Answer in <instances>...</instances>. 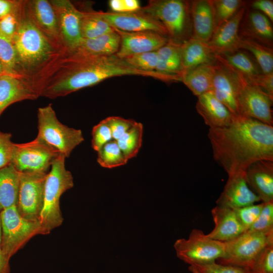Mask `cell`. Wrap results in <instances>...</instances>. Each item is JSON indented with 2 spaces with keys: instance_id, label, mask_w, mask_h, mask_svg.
<instances>
[{
  "instance_id": "obj_1",
  "label": "cell",
  "mask_w": 273,
  "mask_h": 273,
  "mask_svg": "<svg viewBox=\"0 0 273 273\" xmlns=\"http://www.w3.org/2000/svg\"><path fill=\"white\" fill-rule=\"evenodd\" d=\"M124 75L150 77L163 81L166 79L161 73L135 69L116 54L88 56L64 52L36 76L33 85L39 97L55 99Z\"/></svg>"
},
{
  "instance_id": "obj_2",
  "label": "cell",
  "mask_w": 273,
  "mask_h": 273,
  "mask_svg": "<svg viewBox=\"0 0 273 273\" xmlns=\"http://www.w3.org/2000/svg\"><path fill=\"white\" fill-rule=\"evenodd\" d=\"M215 161L228 176L245 173L254 163L273 161V126L248 117L234 116L228 126L209 128Z\"/></svg>"
},
{
  "instance_id": "obj_3",
  "label": "cell",
  "mask_w": 273,
  "mask_h": 273,
  "mask_svg": "<svg viewBox=\"0 0 273 273\" xmlns=\"http://www.w3.org/2000/svg\"><path fill=\"white\" fill-rule=\"evenodd\" d=\"M12 41L22 71L29 83L33 78L62 53L53 46L34 23L28 13L26 0H20L18 27Z\"/></svg>"
},
{
  "instance_id": "obj_4",
  "label": "cell",
  "mask_w": 273,
  "mask_h": 273,
  "mask_svg": "<svg viewBox=\"0 0 273 273\" xmlns=\"http://www.w3.org/2000/svg\"><path fill=\"white\" fill-rule=\"evenodd\" d=\"M65 159L60 154L53 162L47 175L43 206L39 220L42 235L49 234L63 221L60 207V197L74 185L72 175L65 167Z\"/></svg>"
},
{
  "instance_id": "obj_5",
  "label": "cell",
  "mask_w": 273,
  "mask_h": 273,
  "mask_svg": "<svg viewBox=\"0 0 273 273\" xmlns=\"http://www.w3.org/2000/svg\"><path fill=\"white\" fill-rule=\"evenodd\" d=\"M139 11L159 21L170 39L182 43L192 36L190 2L151 0Z\"/></svg>"
},
{
  "instance_id": "obj_6",
  "label": "cell",
  "mask_w": 273,
  "mask_h": 273,
  "mask_svg": "<svg viewBox=\"0 0 273 273\" xmlns=\"http://www.w3.org/2000/svg\"><path fill=\"white\" fill-rule=\"evenodd\" d=\"M215 57L216 61L225 66L234 77L237 88V101L240 115L272 125L273 99L243 74L229 65L218 55H216Z\"/></svg>"
},
{
  "instance_id": "obj_7",
  "label": "cell",
  "mask_w": 273,
  "mask_h": 273,
  "mask_svg": "<svg viewBox=\"0 0 273 273\" xmlns=\"http://www.w3.org/2000/svg\"><path fill=\"white\" fill-rule=\"evenodd\" d=\"M36 137L65 158L69 157L72 151L84 141L82 131L62 123L51 104L38 109Z\"/></svg>"
},
{
  "instance_id": "obj_8",
  "label": "cell",
  "mask_w": 273,
  "mask_h": 273,
  "mask_svg": "<svg viewBox=\"0 0 273 273\" xmlns=\"http://www.w3.org/2000/svg\"><path fill=\"white\" fill-rule=\"evenodd\" d=\"M1 246L9 260L33 237L42 235L40 221H31L21 216L16 206L0 212Z\"/></svg>"
},
{
  "instance_id": "obj_9",
  "label": "cell",
  "mask_w": 273,
  "mask_h": 273,
  "mask_svg": "<svg viewBox=\"0 0 273 273\" xmlns=\"http://www.w3.org/2000/svg\"><path fill=\"white\" fill-rule=\"evenodd\" d=\"M224 243L225 254L217 260L218 263L240 267L250 271L264 248L273 244V233L246 231Z\"/></svg>"
},
{
  "instance_id": "obj_10",
  "label": "cell",
  "mask_w": 273,
  "mask_h": 273,
  "mask_svg": "<svg viewBox=\"0 0 273 273\" xmlns=\"http://www.w3.org/2000/svg\"><path fill=\"white\" fill-rule=\"evenodd\" d=\"M174 247L177 257L190 265L216 261L224 256L225 251L224 242L213 240L196 229L188 239L176 240Z\"/></svg>"
},
{
  "instance_id": "obj_11",
  "label": "cell",
  "mask_w": 273,
  "mask_h": 273,
  "mask_svg": "<svg viewBox=\"0 0 273 273\" xmlns=\"http://www.w3.org/2000/svg\"><path fill=\"white\" fill-rule=\"evenodd\" d=\"M60 154L36 137L25 143H14L11 164L20 172L48 173L54 161Z\"/></svg>"
},
{
  "instance_id": "obj_12",
  "label": "cell",
  "mask_w": 273,
  "mask_h": 273,
  "mask_svg": "<svg viewBox=\"0 0 273 273\" xmlns=\"http://www.w3.org/2000/svg\"><path fill=\"white\" fill-rule=\"evenodd\" d=\"M47 174L20 172L16 207L21 216L28 220L39 221L43 206L44 186Z\"/></svg>"
},
{
  "instance_id": "obj_13",
  "label": "cell",
  "mask_w": 273,
  "mask_h": 273,
  "mask_svg": "<svg viewBox=\"0 0 273 273\" xmlns=\"http://www.w3.org/2000/svg\"><path fill=\"white\" fill-rule=\"evenodd\" d=\"M57 17L65 52L75 49L83 38L80 31L81 10L69 0H51Z\"/></svg>"
},
{
  "instance_id": "obj_14",
  "label": "cell",
  "mask_w": 273,
  "mask_h": 273,
  "mask_svg": "<svg viewBox=\"0 0 273 273\" xmlns=\"http://www.w3.org/2000/svg\"><path fill=\"white\" fill-rule=\"evenodd\" d=\"M29 15L36 27L58 51L65 52L56 12L50 1L26 0Z\"/></svg>"
},
{
  "instance_id": "obj_15",
  "label": "cell",
  "mask_w": 273,
  "mask_h": 273,
  "mask_svg": "<svg viewBox=\"0 0 273 273\" xmlns=\"http://www.w3.org/2000/svg\"><path fill=\"white\" fill-rule=\"evenodd\" d=\"M113 28L120 38V47L116 54L120 59L156 51L169 40L167 36L154 31L126 32Z\"/></svg>"
},
{
  "instance_id": "obj_16",
  "label": "cell",
  "mask_w": 273,
  "mask_h": 273,
  "mask_svg": "<svg viewBox=\"0 0 273 273\" xmlns=\"http://www.w3.org/2000/svg\"><path fill=\"white\" fill-rule=\"evenodd\" d=\"M99 16L111 27L126 32L154 31L168 36L163 25L149 15L139 11L118 13L97 11Z\"/></svg>"
},
{
  "instance_id": "obj_17",
  "label": "cell",
  "mask_w": 273,
  "mask_h": 273,
  "mask_svg": "<svg viewBox=\"0 0 273 273\" xmlns=\"http://www.w3.org/2000/svg\"><path fill=\"white\" fill-rule=\"evenodd\" d=\"M247 182L245 173L229 176L223 191L216 200L217 206L235 209L260 201Z\"/></svg>"
},
{
  "instance_id": "obj_18",
  "label": "cell",
  "mask_w": 273,
  "mask_h": 273,
  "mask_svg": "<svg viewBox=\"0 0 273 273\" xmlns=\"http://www.w3.org/2000/svg\"><path fill=\"white\" fill-rule=\"evenodd\" d=\"M246 11L242 6L229 20L217 27L207 42L211 50L217 55L239 50L241 38L239 34L240 26Z\"/></svg>"
},
{
  "instance_id": "obj_19",
  "label": "cell",
  "mask_w": 273,
  "mask_h": 273,
  "mask_svg": "<svg viewBox=\"0 0 273 273\" xmlns=\"http://www.w3.org/2000/svg\"><path fill=\"white\" fill-rule=\"evenodd\" d=\"M196 108L209 128L226 126L235 116L216 98L212 90L198 97Z\"/></svg>"
},
{
  "instance_id": "obj_20",
  "label": "cell",
  "mask_w": 273,
  "mask_h": 273,
  "mask_svg": "<svg viewBox=\"0 0 273 273\" xmlns=\"http://www.w3.org/2000/svg\"><path fill=\"white\" fill-rule=\"evenodd\" d=\"M249 186L263 203L273 201V161L262 160L250 166L245 172Z\"/></svg>"
},
{
  "instance_id": "obj_21",
  "label": "cell",
  "mask_w": 273,
  "mask_h": 273,
  "mask_svg": "<svg viewBox=\"0 0 273 273\" xmlns=\"http://www.w3.org/2000/svg\"><path fill=\"white\" fill-rule=\"evenodd\" d=\"M192 36L207 43L216 26L211 0H195L190 2Z\"/></svg>"
},
{
  "instance_id": "obj_22",
  "label": "cell",
  "mask_w": 273,
  "mask_h": 273,
  "mask_svg": "<svg viewBox=\"0 0 273 273\" xmlns=\"http://www.w3.org/2000/svg\"><path fill=\"white\" fill-rule=\"evenodd\" d=\"M39 96L25 79L6 74L0 76V116L4 110L15 103L34 100Z\"/></svg>"
},
{
  "instance_id": "obj_23",
  "label": "cell",
  "mask_w": 273,
  "mask_h": 273,
  "mask_svg": "<svg viewBox=\"0 0 273 273\" xmlns=\"http://www.w3.org/2000/svg\"><path fill=\"white\" fill-rule=\"evenodd\" d=\"M214 223L213 229L207 235L221 242L234 239L245 232L234 209L216 206L211 210Z\"/></svg>"
},
{
  "instance_id": "obj_24",
  "label": "cell",
  "mask_w": 273,
  "mask_h": 273,
  "mask_svg": "<svg viewBox=\"0 0 273 273\" xmlns=\"http://www.w3.org/2000/svg\"><path fill=\"white\" fill-rule=\"evenodd\" d=\"M213 80L212 90L216 98L235 116H239L237 101V88L234 77L230 71L216 61Z\"/></svg>"
},
{
  "instance_id": "obj_25",
  "label": "cell",
  "mask_w": 273,
  "mask_h": 273,
  "mask_svg": "<svg viewBox=\"0 0 273 273\" xmlns=\"http://www.w3.org/2000/svg\"><path fill=\"white\" fill-rule=\"evenodd\" d=\"M215 55L207 43L192 36L181 45L182 75L199 65L215 64L216 62Z\"/></svg>"
},
{
  "instance_id": "obj_26",
  "label": "cell",
  "mask_w": 273,
  "mask_h": 273,
  "mask_svg": "<svg viewBox=\"0 0 273 273\" xmlns=\"http://www.w3.org/2000/svg\"><path fill=\"white\" fill-rule=\"evenodd\" d=\"M243 24V29L240 36L243 39H252L267 47L272 46L273 29L271 21L261 12L253 10L250 11Z\"/></svg>"
},
{
  "instance_id": "obj_27",
  "label": "cell",
  "mask_w": 273,
  "mask_h": 273,
  "mask_svg": "<svg viewBox=\"0 0 273 273\" xmlns=\"http://www.w3.org/2000/svg\"><path fill=\"white\" fill-rule=\"evenodd\" d=\"M120 44V36L114 30L95 38L83 39L75 49L68 53L88 56L112 55L118 52Z\"/></svg>"
},
{
  "instance_id": "obj_28",
  "label": "cell",
  "mask_w": 273,
  "mask_h": 273,
  "mask_svg": "<svg viewBox=\"0 0 273 273\" xmlns=\"http://www.w3.org/2000/svg\"><path fill=\"white\" fill-rule=\"evenodd\" d=\"M215 63L199 65L189 70L182 75L181 81L197 97L212 90Z\"/></svg>"
},
{
  "instance_id": "obj_29",
  "label": "cell",
  "mask_w": 273,
  "mask_h": 273,
  "mask_svg": "<svg viewBox=\"0 0 273 273\" xmlns=\"http://www.w3.org/2000/svg\"><path fill=\"white\" fill-rule=\"evenodd\" d=\"M20 172L11 164L0 168V211L16 206Z\"/></svg>"
},
{
  "instance_id": "obj_30",
  "label": "cell",
  "mask_w": 273,
  "mask_h": 273,
  "mask_svg": "<svg viewBox=\"0 0 273 273\" xmlns=\"http://www.w3.org/2000/svg\"><path fill=\"white\" fill-rule=\"evenodd\" d=\"M181 45L169 38L168 42L157 51L158 62L156 71L181 77Z\"/></svg>"
},
{
  "instance_id": "obj_31",
  "label": "cell",
  "mask_w": 273,
  "mask_h": 273,
  "mask_svg": "<svg viewBox=\"0 0 273 273\" xmlns=\"http://www.w3.org/2000/svg\"><path fill=\"white\" fill-rule=\"evenodd\" d=\"M218 55L251 81L262 73L254 59L242 50H237Z\"/></svg>"
},
{
  "instance_id": "obj_32",
  "label": "cell",
  "mask_w": 273,
  "mask_h": 273,
  "mask_svg": "<svg viewBox=\"0 0 273 273\" xmlns=\"http://www.w3.org/2000/svg\"><path fill=\"white\" fill-rule=\"evenodd\" d=\"M81 12L80 31L83 39L95 38L114 31L113 28L99 16L97 11Z\"/></svg>"
},
{
  "instance_id": "obj_33",
  "label": "cell",
  "mask_w": 273,
  "mask_h": 273,
  "mask_svg": "<svg viewBox=\"0 0 273 273\" xmlns=\"http://www.w3.org/2000/svg\"><path fill=\"white\" fill-rule=\"evenodd\" d=\"M239 50L249 51L263 74L273 72V51L267 47L252 39L242 38Z\"/></svg>"
},
{
  "instance_id": "obj_34",
  "label": "cell",
  "mask_w": 273,
  "mask_h": 273,
  "mask_svg": "<svg viewBox=\"0 0 273 273\" xmlns=\"http://www.w3.org/2000/svg\"><path fill=\"white\" fill-rule=\"evenodd\" d=\"M0 61L5 74L26 80L13 41L1 34Z\"/></svg>"
},
{
  "instance_id": "obj_35",
  "label": "cell",
  "mask_w": 273,
  "mask_h": 273,
  "mask_svg": "<svg viewBox=\"0 0 273 273\" xmlns=\"http://www.w3.org/2000/svg\"><path fill=\"white\" fill-rule=\"evenodd\" d=\"M143 125L136 124L116 141L128 160L135 157L142 145Z\"/></svg>"
},
{
  "instance_id": "obj_36",
  "label": "cell",
  "mask_w": 273,
  "mask_h": 273,
  "mask_svg": "<svg viewBox=\"0 0 273 273\" xmlns=\"http://www.w3.org/2000/svg\"><path fill=\"white\" fill-rule=\"evenodd\" d=\"M97 152V162L104 168L119 167L125 165L128 161L114 140L105 144Z\"/></svg>"
},
{
  "instance_id": "obj_37",
  "label": "cell",
  "mask_w": 273,
  "mask_h": 273,
  "mask_svg": "<svg viewBox=\"0 0 273 273\" xmlns=\"http://www.w3.org/2000/svg\"><path fill=\"white\" fill-rule=\"evenodd\" d=\"M211 2L216 28L231 18L244 5V2L240 0H211Z\"/></svg>"
},
{
  "instance_id": "obj_38",
  "label": "cell",
  "mask_w": 273,
  "mask_h": 273,
  "mask_svg": "<svg viewBox=\"0 0 273 273\" xmlns=\"http://www.w3.org/2000/svg\"><path fill=\"white\" fill-rule=\"evenodd\" d=\"M132 67L144 71H156L158 62L157 51L136 54L123 59Z\"/></svg>"
},
{
  "instance_id": "obj_39",
  "label": "cell",
  "mask_w": 273,
  "mask_h": 273,
  "mask_svg": "<svg viewBox=\"0 0 273 273\" xmlns=\"http://www.w3.org/2000/svg\"><path fill=\"white\" fill-rule=\"evenodd\" d=\"M247 231L264 234L273 233V201L263 203L258 218Z\"/></svg>"
},
{
  "instance_id": "obj_40",
  "label": "cell",
  "mask_w": 273,
  "mask_h": 273,
  "mask_svg": "<svg viewBox=\"0 0 273 273\" xmlns=\"http://www.w3.org/2000/svg\"><path fill=\"white\" fill-rule=\"evenodd\" d=\"M263 206V203L252 204L248 206L233 209L244 228L248 231L258 218Z\"/></svg>"
},
{
  "instance_id": "obj_41",
  "label": "cell",
  "mask_w": 273,
  "mask_h": 273,
  "mask_svg": "<svg viewBox=\"0 0 273 273\" xmlns=\"http://www.w3.org/2000/svg\"><path fill=\"white\" fill-rule=\"evenodd\" d=\"M92 135V147L97 152L113 140L111 129L105 119L93 127Z\"/></svg>"
},
{
  "instance_id": "obj_42",
  "label": "cell",
  "mask_w": 273,
  "mask_h": 273,
  "mask_svg": "<svg viewBox=\"0 0 273 273\" xmlns=\"http://www.w3.org/2000/svg\"><path fill=\"white\" fill-rule=\"evenodd\" d=\"M20 0L15 9L10 14L0 18V34L12 41L19 24Z\"/></svg>"
},
{
  "instance_id": "obj_43",
  "label": "cell",
  "mask_w": 273,
  "mask_h": 273,
  "mask_svg": "<svg viewBox=\"0 0 273 273\" xmlns=\"http://www.w3.org/2000/svg\"><path fill=\"white\" fill-rule=\"evenodd\" d=\"M105 120L111 129L113 140L115 141L121 138L137 122L132 119L119 116H110Z\"/></svg>"
},
{
  "instance_id": "obj_44",
  "label": "cell",
  "mask_w": 273,
  "mask_h": 273,
  "mask_svg": "<svg viewBox=\"0 0 273 273\" xmlns=\"http://www.w3.org/2000/svg\"><path fill=\"white\" fill-rule=\"evenodd\" d=\"M250 273H273V244L261 252Z\"/></svg>"
},
{
  "instance_id": "obj_45",
  "label": "cell",
  "mask_w": 273,
  "mask_h": 273,
  "mask_svg": "<svg viewBox=\"0 0 273 273\" xmlns=\"http://www.w3.org/2000/svg\"><path fill=\"white\" fill-rule=\"evenodd\" d=\"M201 273H250L246 269L236 266L223 265L216 261L193 265Z\"/></svg>"
},
{
  "instance_id": "obj_46",
  "label": "cell",
  "mask_w": 273,
  "mask_h": 273,
  "mask_svg": "<svg viewBox=\"0 0 273 273\" xmlns=\"http://www.w3.org/2000/svg\"><path fill=\"white\" fill-rule=\"evenodd\" d=\"M10 133L0 131V168L11 163L14 143Z\"/></svg>"
},
{
  "instance_id": "obj_47",
  "label": "cell",
  "mask_w": 273,
  "mask_h": 273,
  "mask_svg": "<svg viewBox=\"0 0 273 273\" xmlns=\"http://www.w3.org/2000/svg\"><path fill=\"white\" fill-rule=\"evenodd\" d=\"M109 6L112 12L118 13L136 12L141 8L138 0H110Z\"/></svg>"
},
{
  "instance_id": "obj_48",
  "label": "cell",
  "mask_w": 273,
  "mask_h": 273,
  "mask_svg": "<svg viewBox=\"0 0 273 273\" xmlns=\"http://www.w3.org/2000/svg\"><path fill=\"white\" fill-rule=\"evenodd\" d=\"M251 82L273 99V72L267 74L262 73Z\"/></svg>"
},
{
  "instance_id": "obj_49",
  "label": "cell",
  "mask_w": 273,
  "mask_h": 273,
  "mask_svg": "<svg viewBox=\"0 0 273 273\" xmlns=\"http://www.w3.org/2000/svg\"><path fill=\"white\" fill-rule=\"evenodd\" d=\"M252 7L273 21V2L270 0H257L252 3Z\"/></svg>"
},
{
  "instance_id": "obj_50",
  "label": "cell",
  "mask_w": 273,
  "mask_h": 273,
  "mask_svg": "<svg viewBox=\"0 0 273 273\" xmlns=\"http://www.w3.org/2000/svg\"><path fill=\"white\" fill-rule=\"evenodd\" d=\"M17 3L18 0H0V18L13 12Z\"/></svg>"
},
{
  "instance_id": "obj_51",
  "label": "cell",
  "mask_w": 273,
  "mask_h": 273,
  "mask_svg": "<svg viewBox=\"0 0 273 273\" xmlns=\"http://www.w3.org/2000/svg\"><path fill=\"white\" fill-rule=\"evenodd\" d=\"M9 261L5 256L1 246V226L0 221V273H10Z\"/></svg>"
},
{
  "instance_id": "obj_52",
  "label": "cell",
  "mask_w": 273,
  "mask_h": 273,
  "mask_svg": "<svg viewBox=\"0 0 273 273\" xmlns=\"http://www.w3.org/2000/svg\"><path fill=\"white\" fill-rule=\"evenodd\" d=\"M189 269L192 273H201L199 270L193 265H190Z\"/></svg>"
},
{
  "instance_id": "obj_53",
  "label": "cell",
  "mask_w": 273,
  "mask_h": 273,
  "mask_svg": "<svg viewBox=\"0 0 273 273\" xmlns=\"http://www.w3.org/2000/svg\"><path fill=\"white\" fill-rule=\"evenodd\" d=\"M5 74L2 64L0 61V76Z\"/></svg>"
}]
</instances>
